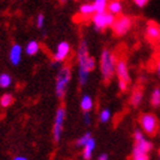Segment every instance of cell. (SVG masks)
Instances as JSON below:
<instances>
[{"label": "cell", "mask_w": 160, "mask_h": 160, "mask_svg": "<svg viewBox=\"0 0 160 160\" xmlns=\"http://www.w3.org/2000/svg\"><path fill=\"white\" fill-rule=\"evenodd\" d=\"M116 74H117L118 80H122L126 82H130V74L129 69H128V64H127L125 58H120L117 60V65H116Z\"/></svg>", "instance_id": "cell-9"}, {"label": "cell", "mask_w": 160, "mask_h": 160, "mask_svg": "<svg viewBox=\"0 0 160 160\" xmlns=\"http://www.w3.org/2000/svg\"><path fill=\"white\" fill-rule=\"evenodd\" d=\"M79 14L82 17H92L94 14H95L94 5L89 2L82 3V5L79 7Z\"/></svg>", "instance_id": "cell-16"}, {"label": "cell", "mask_w": 160, "mask_h": 160, "mask_svg": "<svg viewBox=\"0 0 160 160\" xmlns=\"http://www.w3.org/2000/svg\"><path fill=\"white\" fill-rule=\"evenodd\" d=\"M116 65H117L116 55L108 48H104L100 56V69L102 78L105 82H109L116 74Z\"/></svg>", "instance_id": "cell-2"}, {"label": "cell", "mask_w": 160, "mask_h": 160, "mask_svg": "<svg viewBox=\"0 0 160 160\" xmlns=\"http://www.w3.org/2000/svg\"><path fill=\"white\" fill-rule=\"evenodd\" d=\"M128 85H129V83L126 82V81L118 80V88L120 89V92H126V90L128 89Z\"/></svg>", "instance_id": "cell-27"}, {"label": "cell", "mask_w": 160, "mask_h": 160, "mask_svg": "<svg viewBox=\"0 0 160 160\" xmlns=\"http://www.w3.org/2000/svg\"><path fill=\"white\" fill-rule=\"evenodd\" d=\"M85 1H88V0H85Z\"/></svg>", "instance_id": "cell-34"}, {"label": "cell", "mask_w": 160, "mask_h": 160, "mask_svg": "<svg viewBox=\"0 0 160 160\" xmlns=\"http://www.w3.org/2000/svg\"><path fill=\"white\" fill-rule=\"evenodd\" d=\"M82 148H83L82 158L85 160H90L92 159V156H93L94 150H95V148H96V141L94 140L93 137H90L89 141H88Z\"/></svg>", "instance_id": "cell-12"}, {"label": "cell", "mask_w": 160, "mask_h": 160, "mask_svg": "<svg viewBox=\"0 0 160 160\" xmlns=\"http://www.w3.org/2000/svg\"><path fill=\"white\" fill-rule=\"evenodd\" d=\"M71 53V45L68 41H61L56 46L55 53L53 54V61L57 63H62L67 60Z\"/></svg>", "instance_id": "cell-8"}, {"label": "cell", "mask_w": 160, "mask_h": 160, "mask_svg": "<svg viewBox=\"0 0 160 160\" xmlns=\"http://www.w3.org/2000/svg\"><path fill=\"white\" fill-rule=\"evenodd\" d=\"M97 160H109V158H108V156L105 153H103V154H101L100 157L97 158Z\"/></svg>", "instance_id": "cell-30"}, {"label": "cell", "mask_w": 160, "mask_h": 160, "mask_svg": "<svg viewBox=\"0 0 160 160\" xmlns=\"http://www.w3.org/2000/svg\"><path fill=\"white\" fill-rule=\"evenodd\" d=\"M159 157H160V149H159Z\"/></svg>", "instance_id": "cell-33"}, {"label": "cell", "mask_w": 160, "mask_h": 160, "mask_svg": "<svg viewBox=\"0 0 160 160\" xmlns=\"http://www.w3.org/2000/svg\"><path fill=\"white\" fill-rule=\"evenodd\" d=\"M65 109L61 107L57 109L56 113H55V119H54V126H53V138L55 142H58L62 136V132H63L64 120H65Z\"/></svg>", "instance_id": "cell-7"}, {"label": "cell", "mask_w": 160, "mask_h": 160, "mask_svg": "<svg viewBox=\"0 0 160 160\" xmlns=\"http://www.w3.org/2000/svg\"><path fill=\"white\" fill-rule=\"evenodd\" d=\"M13 102H14V96L9 93L3 94L2 96L0 97V105L2 108L10 107V105L13 104Z\"/></svg>", "instance_id": "cell-21"}, {"label": "cell", "mask_w": 160, "mask_h": 160, "mask_svg": "<svg viewBox=\"0 0 160 160\" xmlns=\"http://www.w3.org/2000/svg\"><path fill=\"white\" fill-rule=\"evenodd\" d=\"M133 2L135 3V6H137L138 8H144L148 3L150 2V0H133Z\"/></svg>", "instance_id": "cell-26"}, {"label": "cell", "mask_w": 160, "mask_h": 160, "mask_svg": "<svg viewBox=\"0 0 160 160\" xmlns=\"http://www.w3.org/2000/svg\"><path fill=\"white\" fill-rule=\"evenodd\" d=\"M108 12H110L111 14H113L116 16H119L122 14L123 7L122 2L120 0H110L108 3Z\"/></svg>", "instance_id": "cell-13"}, {"label": "cell", "mask_w": 160, "mask_h": 160, "mask_svg": "<svg viewBox=\"0 0 160 160\" xmlns=\"http://www.w3.org/2000/svg\"><path fill=\"white\" fill-rule=\"evenodd\" d=\"M141 128L148 135H154L159 128L158 118L152 113H144L140 118Z\"/></svg>", "instance_id": "cell-6"}, {"label": "cell", "mask_w": 160, "mask_h": 160, "mask_svg": "<svg viewBox=\"0 0 160 160\" xmlns=\"http://www.w3.org/2000/svg\"><path fill=\"white\" fill-rule=\"evenodd\" d=\"M13 160H28V158L23 157V156H17V157H15Z\"/></svg>", "instance_id": "cell-31"}, {"label": "cell", "mask_w": 160, "mask_h": 160, "mask_svg": "<svg viewBox=\"0 0 160 160\" xmlns=\"http://www.w3.org/2000/svg\"><path fill=\"white\" fill-rule=\"evenodd\" d=\"M156 69H157V73L159 76V79H160V56L157 58V62H156Z\"/></svg>", "instance_id": "cell-29"}, {"label": "cell", "mask_w": 160, "mask_h": 160, "mask_svg": "<svg viewBox=\"0 0 160 160\" xmlns=\"http://www.w3.org/2000/svg\"><path fill=\"white\" fill-rule=\"evenodd\" d=\"M150 102L153 107H160V88H154L151 93Z\"/></svg>", "instance_id": "cell-22"}, {"label": "cell", "mask_w": 160, "mask_h": 160, "mask_svg": "<svg viewBox=\"0 0 160 160\" xmlns=\"http://www.w3.org/2000/svg\"><path fill=\"white\" fill-rule=\"evenodd\" d=\"M12 82H13V79L9 73H6V72L0 73V88H8L10 87Z\"/></svg>", "instance_id": "cell-20"}, {"label": "cell", "mask_w": 160, "mask_h": 160, "mask_svg": "<svg viewBox=\"0 0 160 160\" xmlns=\"http://www.w3.org/2000/svg\"><path fill=\"white\" fill-rule=\"evenodd\" d=\"M36 27L38 29H42L45 27V14L39 13L36 17Z\"/></svg>", "instance_id": "cell-24"}, {"label": "cell", "mask_w": 160, "mask_h": 160, "mask_svg": "<svg viewBox=\"0 0 160 160\" xmlns=\"http://www.w3.org/2000/svg\"><path fill=\"white\" fill-rule=\"evenodd\" d=\"M94 107V101L90 95H83L80 100V109L83 112H89Z\"/></svg>", "instance_id": "cell-15"}, {"label": "cell", "mask_w": 160, "mask_h": 160, "mask_svg": "<svg viewBox=\"0 0 160 160\" xmlns=\"http://www.w3.org/2000/svg\"><path fill=\"white\" fill-rule=\"evenodd\" d=\"M132 27H133V18L128 15L121 14V15L116 17V21L112 24L111 29H112V32H113L114 36L123 37L129 32Z\"/></svg>", "instance_id": "cell-5"}, {"label": "cell", "mask_w": 160, "mask_h": 160, "mask_svg": "<svg viewBox=\"0 0 160 160\" xmlns=\"http://www.w3.org/2000/svg\"><path fill=\"white\" fill-rule=\"evenodd\" d=\"M83 122L86 123V125H90V122H92V117H90L89 112H83Z\"/></svg>", "instance_id": "cell-28"}, {"label": "cell", "mask_w": 160, "mask_h": 160, "mask_svg": "<svg viewBox=\"0 0 160 160\" xmlns=\"http://www.w3.org/2000/svg\"><path fill=\"white\" fill-rule=\"evenodd\" d=\"M60 1H61V3H67L69 0H60Z\"/></svg>", "instance_id": "cell-32"}, {"label": "cell", "mask_w": 160, "mask_h": 160, "mask_svg": "<svg viewBox=\"0 0 160 160\" xmlns=\"http://www.w3.org/2000/svg\"><path fill=\"white\" fill-rule=\"evenodd\" d=\"M22 54H23V47L21 46L20 43H14L13 46L10 47L9 53H8L9 62L15 67L20 65L22 62Z\"/></svg>", "instance_id": "cell-10"}, {"label": "cell", "mask_w": 160, "mask_h": 160, "mask_svg": "<svg viewBox=\"0 0 160 160\" xmlns=\"http://www.w3.org/2000/svg\"><path fill=\"white\" fill-rule=\"evenodd\" d=\"M116 15L111 14L110 12H102V13H95L92 16V24L94 29L97 32H102L107 28H111L116 21Z\"/></svg>", "instance_id": "cell-4"}, {"label": "cell", "mask_w": 160, "mask_h": 160, "mask_svg": "<svg viewBox=\"0 0 160 160\" xmlns=\"http://www.w3.org/2000/svg\"><path fill=\"white\" fill-rule=\"evenodd\" d=\"M71 78H72V73L69 67H62L58 70L56 81H55V94L58 98H63L65 96Z\"/></svg>", "instance_id": "cell-3"}, {"label": "cell", "mask_w": 160, "mask_h": 160, "mask_svg": "<svg viewBox=\"0 0 160 160\" xmlns=\"http://www.w3.org/2000/svg\"><path fill=\"white\" fill-rule=\"evenodd\" d=\"M142 101H143V92L141 89H135L132 94V96H130V104L133 107L137 108L141 105Z\"/></svg>", "instance_id": "cell-17"}, {"label": "cell", "mask_w": 160, "mask_h": 160, "mask_svg": "<svg viewBox=\"0 0 160 160\" xmlns=\"http://www.w3.org/2000/svg\"><path fill=\"white\" fill-rule=\"evenodd\" d=\"M110 0H94L93 5L95 8V13H102L108 9V3Z\"/></svg>", "instance_id": "cell-19"}, {"label": "cell", "mask_w": 160, "mask_h": 160, "mask_svg": "<svg viewBox=\"0 0 160 160\" xmlns=\"http://www.w3.org/2000/svg\"><path fill=\"white\" fill-rule=\"evenodd\" d=\"M111 119V111L109 109H104L100 112V121L102 123L109 122Z\"/></svg>", "instance_id": "cell-23"}, {"label": "cell", "mask_w": 160, "mask_h": 160, "mask_svg": "<svg viewBox=\"0 0 160 160\" xmlns=\"http://www.w3.org/2000/svg\"><path fill=\"white\" fill-rule=\"evenodd\" d=\"M132 159L133 160H150V157H149V153H148V152L141 150V149H138V148H136V147H134L133 153H132Z\"/></svg>", "instance_id": "cell-18"}, {"label": "cell", "mask_w": 160, "mask_h": 160, "mask_svg": "<svg viewBox=\"0 0 160 160\" xmlns=\"http://www.w3.org/2000/svg\"><path fill=\"white\" fill-rule=\"evenodd\" d=\"M78 81L80 86H85L88 81L89 73L96 68V61L93 56L89 55V49H88V42L85 38L79 41L78 45Z\"/></svg>", "instance_id": "cell-1"}, {"label": "cell", "mask_w": 160, "mask_h": 160, "mask_svg": "<svg viewBox=\"0 0 160 160\" xmlns=\"http://www.w3.org/2000/svg\"><path fill=\"white\" fill-rule=\"evenodd\" d=\"M159 28H160V24H159Z\"/></svg>", "instance_id": "cell-35"}, {"label": "cell", "mask_w": 160, "mask_h": 160, "mask_svg": "<svg viewBox=\"0 0 160 160\" xmlns=\"http://www.w3.org/2000/svg\"><path fill=\"white\" fill-rule=\"evenodd\" d=\"M145 37L151 42L160 41V28L154 22H149L145 27Z\"/></svg>", "instance_id": "cell-11"}, {"label": "cell", "mask_w": 160, "mask_h": 160, "mask_svg": "<svg viewBox=\"0 0 160 160\" xmlns=\"http://www.w3.org/2000/svg\"><path fill=\"white\" fill-rule=\"evenodd\" d=\"M92 137V134L90 133H86V134H83L82 136L80 137V138H78V141H77V145L78 147H83L85 144L89 141V138Z\"/></svg>", "instance_id": "cell-25"}, {"label": "cell", "mask_w": 160, "mask_h": 160, "mask_svg": "<svg viewBox=\"0 0 160 160\" xmlns=\"http://www.w3.org/2000/svg\"><path fill=\"white\" fill-rule=\"evenodd\" d=\"M40 43L38 42L37 40H30L29 42L25 45V54H27L28 56H34V55H37L39 53L40 50Z\"/></svg>", "instance_id": "cell-14"}]
</instances>
